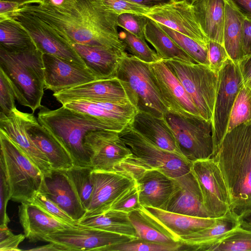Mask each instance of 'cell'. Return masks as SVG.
<instances>
[{"instance_id": "obj_1", "label": "cell", "mask_w": 251, "mask_h": 251, "mask_svg": "<svg viewBox=\"0 0 251 251\" xmlns=\"http://www.w3.org/2000/svg\"><path fill=\"white\" fill-rule=\"evenodd\" d=\"M20 9L38 18L71 44L126 52L117 30L119 15L100 0H76L68 9L42 4L25 5Z\"/></svg>"}, {"instance_id": "obj_2", "label": "cell", "mask_w": 251, "mask_h": 251, "mask_svg": "<svg viewBox=\"0 0 251 251\" xmlns=\"http://www.w3.org/2000/svg\"><path fill=\"white\" fill-rule=\"evenodd\" d=\"M212 158L226 185L229 211L238 218L251 210V123L227 132Z\"/></svg>"}, {"instance_id": "obj_3", "label": "cell", "mask_w": 251, "mask_h": 251, "mask_svg": "<svg viewBox=\"0 0 251 251\" xmlns=\"http://www.w3.org/2000/svg\"><path fill=\"white\" fill-rule=\"evenodd\" d=\"M39 109L38 122L62 144L72 156L75 165L91 167L84 145L85 137L89 132L100 130L119 132L114 126L101 119L64 105L55 110L42 105Z\"/></svg>"}, {"instance_id": "obj_4", "label": "cell", "mask_w": 251, "mask_h": 251, "mask_svg": "<svg viewBox=\"0 0 251 251\" xmlns=\"http://www.w3.org/2000/svg\"><path fill=\"white\" fill-rule=\"evenodd\" d=\"M43 53L38 49L10 52L0 48V69L8 77L15 98L34 112L42 106L45 88Z\"/></svg>"}, {"instance_id": "obj_5", "label": "cell", "mask_w": 251, "mask_h": 251, "mask_svg": "<svg viewBox=\"0 0 251 251\" xmlns=\"http://www.w3.org/2000/svg\"><path fill=\"white\" fill-rule=\"evenodd\" d=\"M131 155L122 163L116 171H124L132 176L149 169L158 170L175 178L191 170V164L182 157L164 150L146 139L130 124L119 133Z\"/></svg>"}, {"instance_id": "obj_6", "label": "cell", "mask_w": 251, "mask_h": 251, "mask_svg": "<svg viewBox=\"0 0 251 251\" xmlns=\"http://www.w3.org/2000/svg\"><path fill=\"white\" fill-rule=\"evenodd\" d=\"M0 165L10 188V200L28 201L41 187L44 176L18 146L0 131Z\"/></svg>"}, {"instance_id": "obj_7", "label": "cell", "mask_w": 251, "mask_h": 251, "mask_svg": "<svg viewBox=\"0 0 251 251\" xmlns=\"http://www.w3.org/2000/svg\"><path fill=\"white\" fill-rule=\"evenodd\" d=\"M116 77L122 81L130 102L138 111L164 118L168 110L154 84L149 63L126 52L122 58Z\"/></svg>"}, {"instance_id": "obj_8", "label": "cell", "mask_w": 251, "mask_h": 251, "mask_svg": "<svg viewBox=\"0 0 251 251\" xmlns=\"http://www.w3.org/2000/svg\"><path fill=\"white\" fill-rule=\"evenodd\" d=\"M162 61L180 81L201 116L211 120L218 74L204 64L174 59Z\"/></svg>"}, {"instance_id": "obj_9", "label": "cell", "mask_w": 251, "mask_h": 251, "mask_svg": "<svg viewBox=\"0 0 251 251\" xmlns=\"http://www.w3.org/2000/svg\"><path fill=\"white\" fill-rule=\"evenodd\" d=\"M178 147L190 162L212 158L214 152L211 120L200 116L186 117L167 111L164 116Z\"/></svg>"}, {"instance_id": "obj_10", "label": "cell", "mask_w": 251, "mask_h": 251, "mask_svg": "<svg viewBox=\"0 0 251 251\" xmlns=\"http://www.w3.org/2000/svg\"><path fill=\"white\" fill-rule=\"evenodd\" d=\"M244 86L238 64L230 58L228 59L218 73L217 91L212 118L214 153L227 132L233 104L238 93Z\"/></svg>"}, {"instance_id": "obj_11", "label": "cell", "mask_w": 251, "mask_h": 251, "mask_svg": "<svg viewBox=\"0 0 251 251\" xmlns=\"http://www.w3.org/2000/svg\"><path fill=\"white\" fill-rule=\"evenodd\" d=\"M191 170L201 188L203 204L209 218H217L230 210L228 191L222 172L213 158L191 164Z\"/></svg>"}, {"instance_id": "obj_12", "label": "cell", "mask_w": 251, "mask_h": 251, "mask_svg": "<svg viewBox=\"0 0 251 251\" xmlns=\"http://www.w3.org/2000/svg\"><path fill=\"white\" fill-rule=\"evenodd\" d=\"M11 18L18 21L26 29L37 49L43 54L53 55L87 68L72 45L35 16L20 9L13 14Z\"/></svg>"}, {"instance_id": "obj_13", "label": "cell", "mask_w": 251, "mask_h": 251, "mask_svg": "<svg viewBox=\"0 0 251 251\" xmlns=\"http://www.w3.org/2000/svg\"><path fill=\"white\" fill-rule=\"evenodd\" d=\"M136 238L96 229L78 223L44 236L41 241L63 247L66 251H96Z\"/></svg>"}, {"instance_id": "obj_14", "label": "cell", "mask_w": 251, "mask_h": 251, "mask_svg": "<svg viewBox=\"0 0 251 251\" xmlns=\"http://www.w3.org/2000/svg\"><path fill=\"white\" fill-rule=\"evenodd\" d=\"M84 145L93 170L112 172L131 155L119 132L106 130L93 131L85 136Z\"/></svg>"}, {"instance_id": "obj_15", "label": "cell", "mask_w": 251, "mask_h": 251, "mask_svg": "<svg viewBox=\"0 0 251 251\" xmlns=\"http://www.w3.org/2000/svg\"><path fill=\"white\" fill-rule=\"evenodd\" d=\"M93 192L85 217L95 216L111 209L114 202L136 184V181L124 171L93 170Z\"/></svg>"}, {"instance_id": "obj_16", "label": "cell", "mask_w": 251, "mask_h": 251, "mask_svg": "<svg viewBox=\"0 0 251 251\" xmlns=\"http://www.w3.org/2000/svg\"><path fill=\"white\" fill-rule=\"evenodd\" d=\"M154 84L168 111L183 116H201L182 84L162 60L149 63Z\"/></svg>"}, {"instance_id": "obj_17", "label": "cell", "mask_w": 251, "mask_h": 251, "mask_svg": "<svg viewBox=\"0 0 251 251\" xmlns=\"http://www.w3.org/2000/svg\"><path fill=\"white\" fill-rule=\"evenodd\" d=\"M145 16L207 47L209 40L189 1L182 0L158 6L151 9Z\"/></svg>"}, {"instance_id": "obj_18", "label": "cell", "mask_w": 251, "mask_h": 251, "mask_svg": "<svg viewBox=\"0 0 251 251\" xmlns=\"http://www.w3.org/2000/svg\"><path fill=\"white\" fill-rule=\"evenodd\" d=\"M36 121L33 113L23 112L16 108L9 115L0 116V131L12 140L46 176L52 169L50 163L27 133L28 127Z\"/></svg>"}, {"instance_id": "obj_19", "label": "cell", "mask_w": 251, "mask_h": 251, "mask_svg": "<svg viewBox=\"0 0 251 251\" xmlns=\"http://www.w3.org/2000/svg\"><path fill=\"white\" fill-rule=\"evenodd\" d=\"M53 96L62 105L74 100L130 101L125 86L117 77L93 80L54 93Z\"/></svg>"}, {"instance_id": "obj_20", "label": "cell", "mask_w": 251, "mask_h": 251, "mask_svg": "<svg viewBox=\"0 0 251 251\" xmlns=\"http://www.w3.org/2000/svg\"><path fill=\"white\" fill-rule=\"evenodd\" d=\"M45 88L54 93L97 80L85 68L53 55L43 53Z\"/></svg>"}, {"instance_id": "obj_21", "label": "cell", "mask_w": 251, "mask_h": 251, "mask_svg": "<svg viewBox=\"0 0 251 251\" xmlns=\"http://www.w3.org/2000/svg\"><path fill=\"white\" fill-rule=\"evenodd\" d=\"M40 191L44 193L74 220L77 222L85 215L75 186L63 170L52 169L44 179Z\"/></svg>"}, {"instance_id": "obj_22", "label": "cell", "mask_w": 251, "mask_h": 251, "mask_svg": "<svg viewBox=\"0 0 251 251\" xmlns=\"http://www.w3.org/2000/svg\"><path fill=\"white\" fill-rule=\"evenodd\" d=\"M174 180L175 189L164 210L193 217L209 218L201 188L192 171Z\"/></svg>"}, {"instance_id": "obj_23", "label": "cell", "mask_w": 251, "mask_h": 251, "mask_svg": "<svg viewBox=\"0 0 251 251\" xmlns=\"http://www.w3.org/2000/svg\"><path fill=\"white\" fill-rule=\"evenodd\" d=\"M65 107L101 119L121 132L132 122L138 112L130 102H113L98 100H74L65 103Z\"/></svg>"}, {"instance_id": "obj_24", "label": "cell", "mask_w": 251, "mask_h": 251, "mask_svg": "<svg viewBox=\"0 0 251 251\" xmlns=\"http://www.w3.org/2000/svg\"><path fill=\"white\" fill-rule=\"evenodd\" d=\"M143 206L164 210L175 187L174 178L157 169L142 171L132 176Z\"/></svg>"}, {"instance_id": "obj_25", "label": "cell", "mask_w": 251, "mask_h": 251, "mask_svg": "<svg viewBox=\"0 0 251 251\" xmlns=\"http://www.w3.org/2000/svg\"><path fill=\"white\" fill-rule=\"evenodd\" d=\"M130 125L158 147L187 160L181 153L175 136L164 117L159 118L138 111Z\"/></svg>"}, {"instance_id": "obj_26", "label": "cell", "mask_w": 251, "mask_h": 251, "mask_svg": "<svg viewBox=\"0 0 251 251\" xmlns=\"http://www.w3.org/2000/svg\"><path fill=\"white\" fill-rule=\"evenodd\" d=\"M21 203L19 207V220L25 238L30 242L41 241L49 233L72 226L61 222L31 202Z\"/></svg>"}, {"instance_id": "obj_27", "label": "cell", "mask_w": 251, "mask_h": 251, "mask_svg": "<svg viewBox=\"0 0 251 251\" xmlns=\"http://www.w3.org/2000/svg\"><path fill=\"white\" fill-rule=\"evenodd\" d=\"M72 45L97 80L116 77L122 58L126 53L77 43Z\"/></svg>"}, {"instance_id": "obj_28", "label": "cell", "mask_w": 251, "mask_h": 251, "mask_svg": "<svg viewBox=\"0 0 251 251\" xmlns=\"http://www.w3.org/2000/svg\"><path fill=\"white\" fill-rule=\"evenodd\" d=\"M238 218L230 211L216 219L214 224L195 233L182 236L180 251H207L210 246L225 237L239 225Z\"/></svg>"}, {"instance_id": "obj_29", "label": "cell", "mask_w": 251, "mask_h": 251, "mask_svg": "<svg viewBox=\"0 0 251 251\" xmlns=\"http://www.w3.org/2000/svg\"><path fill=\"white\" fill-rule=\"evenodd\" d=\"M246 16L232 0H225L224 46L236 64L244 57V28Z\"/></svg>"}, {"instance_id": "obj_30", "label": "cell", "mask_w": 251, "mask_h": 251, "mask_svg": "<svg viewBox=\"0 0 251 251\" xmlns=\"http://www.w3.org/2000/svg\"><path fill=\"white\" fill-rule=\"evenodd\" d=\"M27 130L31 139L47 157L52 169L65 170L75 165L65 147L38 120L31 124Z\"/></svg>"}, {"instance_id": "obj_31", "label": "cell", "mask_w": 251, "mask_h": 251, "mask_svg": "<svg viewBox=\"0 0 251 251\" xmlns=\"http://www.w3.org/2000/svg\"><path fill=\"white\" fill-rule=\"evenodd\" d=\"M191 3L208 40L224 45L225 0H194Z\"/></svg>"}, {"instance_id": "obj_32", "label": "cell", "mask_w": 251, "mask_h": 251, "mask_svg": "<svg viewBox=\"0 0 251 251\" xmlns=\"http://www.w3.org/2000/svg\"><path fill=\"white\" fill-rule=\"evenodd\" d=\"M153 218L180 240L182 236L199 231L214 224L216 218L193 217L149 206H143Z\"/></svg>"}, {"instance_id": "obj_33", "label": "cell", "mask_w": 251, "mask_h": 251, "mask_svg": "<svg viewBox=\"0 0 251 251\" xmlns=\"http://www.w3.org/2000/svg\"><path fill=\"white\" fill-rule=\"evenodd\" d=\"M144 36L155 49L161 60L174 59L197 63L162 28L158 23L147 17L146 18Z\"/></svg>"}, {"instance_id": "obj_34", "label": "cell", "mask_w": 251, "mask_h": 251, "mask_svg": "<svg viewBox=\"0 0 251 251\" xmlns=\"http://www.w3.org/2000/svg\"><path fill=\"white\" fill-rule=\"evenodd\" d=\"M129 219L141 239L158 243L173 244L180 242L143 208L128 213Z\"/></svg>"}, {"instance_id": "obj_35", "label": "cell", "mask_w": 251, "mask_h": 251, "mask_svg": "<svg viewBox=\"0 0 251 251\" xmlns=\"http://www.w3.org/2000/svg\"><path fill=\"white\" fill-rule=\"evenodd\" d=\"M78 224L108 232L138 238L128 213L110 209L99 215L85 217Z\"/></svg>"}, {"instance_id": "obj_36", "label": "cell", "mask_w": 251, "mask_h": 251, "mask_svg": "<svg viewBox=\"0 0 251 251\" xmlns=\"http://www.w3.org/2000/svg\"><path fill=\"white\" fill-rule=\"evenodd\" d=\"M0 48L10 52L37 49L29 32L13 18L0 21Z\"/></svg>"}, {"instance_id": "obj_37", "label": "cell", "mask_w": 251, "mask_h": 251, "mask_svg": "<svg viewBox=\"0 0 251 251\" xmlns=\"http://www.w3.org/2000/svg\"><path fill=\"white\" fill-rule=\"evenodd\" d=\"M93 170L91 167L77 166L63 170L73 182L84 208L87 211L90 203L93 183L91 174Z\"/></svg>"}, {"instance_id": "obj_38", "label": "cell", "mask_w": 251, "mask_h": 251, "mask_svg": "<svg viewBox=\"0 0 251 251\" xmlns=\"http://www.w3.org/2000/svg\"><path fill=\"white\" fill-rule=\"evenodd\" d=\"M158 24L176 43L197 63L209 67L207 47L184 34Z\"/></svg>"}, {"instance_id": "obj_39", "label": "cell", "mask_w": 251, "mask_h": 251, "mask_svg": "<svg viewBox=\"0 0 251 251\" xmlns=\"http://www.w3.org/2000/svg\"><path fill=\"white\" fill-rule=\"evenodd\" d=\"M251 251V230L239 225L207 251Z\"/></svg>"}, {"instance_id": "obj_40", "label": "cell", "mask_w": 251, "mask_h": 251, "mask_svg": "<svg viewBox=\"0 0 251 251\" xmlns=\"http://www.w3.org/2000/svg\"><path fill=\"white\" fill-rule=\"evenodd\" d=\"M181 246V241L173 244H163L137 238L125 243L105 247L99 251H178Z\"/></svg>"}, {"instance_id": "obj_41", "label": "cell", "mask_w": 251, "mask_h": 251, "mask_svg": "<svg viewBox=\"0 0 251 251\" xmlns=\"http://www.w3.org/2000/svg\"><path fill=\"white\" fill-rule=\"evenodd\" d=\"M119 35L126 49L131 55L148 63L161 60L156 52L149 46L145 39L138 37L126 30H122Z\"/></svg>"}, {"instance_id": "obj_42", "label": "cell", "mask_w": 251, "mask_h": 251, "mask_svg": "<svg viewBox=\"0 0 251 251\" xmlns=\"http://www.w3.org/2000/svg\"><path fill=\"white\" fill-rule=\"evenodd\" d=\"M245 123H251V90L244 86L238 93L233 104L227 132Z\"/></svg>"}, {"instance_id": "obj_43", "label": "cell", "mask_w": 251, "mask_h": 251, "mask_svg": "<svg viewBox=\"0 0 251 251\" xmlns=\"http://www.w3.org/2000/svg\"><path fill=\"white\" fill-rule=\"evenodd\" d=\"M28 201L38 206L47 213L62 223L72 225L78 223L40 191L36 193Z\"/></svg>"}, {"instance_id": "obj_44", "label": "cell", "mask_w": 251, "mask_h": 251, "mask_svg": "<svg viewBox=\"0 0 251 251\" xmlns=\"http://www.w3.org/2000/svg\"><path fill=\"white\" fill-rule=\"evenodd\" d=\"M15 94L9 79L0 69V116H8L16 108Z\"/></svg>"}, {"instance_id": "obj_45", "label": "cell", "mask_w": 251, "mask_h": 251, "mask_svg": "<svg viewBox=\"0 0 251 251\" xmlns=\"http://www.w3.org/2000/svg\"><path fill=\"white\" fill-rule=\"evenodd\" d=\"M146 18L145 16L141 15L123 13L118 17V25L136 36L145 39L144 29Z\"/></svg>"}, {"instance_id": "obj_46", "label": "cell", "mask_w": 251, "mask_h": 251, "mask_svg": "<svg viewBox=\"0 0 251 251\" xmlns=\"http://www.w3.org/2000/svg\"><path fill=\"white\" fill-rule=\"evenodd\" d=\"M142 206L136 184L120 196L112 204L110 209L129 213Z\"/></svg>"}, {"instance_id": "obj_47", "label": "cell", "mask_w": 251, "mask_h": 251, "mask_svg": "<svg viewBox=\"0 0 251 251\" xmlns=\"http://www.w3.org/2000/svg\"><path fill=\"white\" fill-rule=\"evenodd\" d=\"M108 8L119 15L129 13L145 16L151 9L127 0H100Z\"/></svg>"}, {"instance_id": "obj_48", "label": "cell", "mask_w": 251, "mask_h": 251, "mask_svg": "<svg viewBox=\"0 0 251 251\" xmlns=\"http://www.w3.org/2000/svg\"><path fill=\"white\" fill-rule=\"evenodd\" d=\"M207 47L208 52L209 67L218 74L226 61L230 58L223 44L209 40Z\"/></svg>"}, {"instance_id": "obj_49", "label": "cell", "mask_w": 251, "mask_h": 251, "mask_svg": "<svg viewBox=\"0 0 251 251\" xmlns=\"http://www.w3.org/2000/svg\"><path fill=\"white\" fill-rule=\"evenodd\" d=\"M10 188L3 167L0 165V225L8 226L10 219L6 212L10 200Z\"/></svg>"}, {"instance_id": "obj_50", "label": "cell", "mask_w": 251, "mask_h": 251, "mask_svg": "<svg viewBox=\"0 0 251 251\" xmlns=\"http://www.w3.org/2000/svg\"><path fill=\"white\" fill-rule=\"evenodd\" d=\"M25 238V234H13L8 226L0 225V251H22L19 248V245Z\"/></svg>"}, {"instance_id": "obj_51", "label": "cell", "mask_w": 251, "mask_h": 251, "mask_svg": "<svg viewBox=\"0 0 251 251\" xmlns=\"http://www.w3.org/2000/svg\"><path fill=\"white\" fill-rule=\"evenodd\" d=\"M238 65L244 86L251 90V55L245 56Z\"/></svg>"}, {"instance_id": "obj_52", "label": "cell", "mask_w": 251, "mask_h": 251, "mask_svg": "<svg viewBox=\"0 0 251 251\" xmlns=\"http://www.w3.org/2000/svg\"><path fill=\"white\" fill-rule=\"evenodd\" d=\"M20 7L21 5L16 2L0 0V21L11 18L13 14Z\"/></svg>"}, {"instance_id": "obj_53", "label": "cell", "mask_w": 251, "mask_h": 251, "mask_svg": "<svg viewBox=\"0 0 251 251\" xmlns=\"http://www.w3.org/2000/svg\"><path fill=\"white\" fill-rule=\"evenodd\" d=\"M244 56L251 55V19L246 17L244 28Z\"/></svg>"}, {"instance_id": "obj_54", "label": "cell", "mask_w": 251, "mask_h": 251, "mask_svg": "<svg viewBox=\"0 0 251 251\" xmlns=\"http://www.w3.org/2000/svg\"><path fill=\"white\" fill-rule=\"evenodd\" d=\"M150 9L164 5L170 3L182 0H127Z\"/></svg>"}, {"instance_id": "obj_55", "label": "cell", "mask_w": 251, "mask_h": 251, "mask_svg": "<svg viewBox=\"0 0 251 251\" xmlns=\"http://www.w3.org/2000/svg\"><path fill=\"white\" fill-rule=\"evenodd\" d=\"M76 0H44L42 4L59 9H68L73 6Z\"/></svg>"}, {"instance_id": "obj_56", "label": "cell", "mask_w": 251, "mask_h": 251, "mask_svg": "<svg viewBox=\"0 0 251 251\" xmlns=\"http://www.w3.org/2000/svg\"><path fill=\"white\" fill-rule=\"evenodd\" d=\"M246 17L251 19V0H232Z\"/></svg>"}, {"instance_id": "obj_57", "label": "cell", "mask_w": 251, "mask_h": 251, "mask_svg": "<svg viewBox=\"0 0 251 251\" xmlns=\"http://www.w3.org/2000/svg\"><path fill=\"white\" fill-rule=\"evenodd\" d=\"M49 243L41 246L37 247L27 250L31 251H66L65 249L62 246L56 243L49 242Z\"/></svg>"}, {"instance_id": "obj_58", "label": "cell", "mask_w": 251, "mask_h": 251, "mask_svg": "<svg viewBox=\"0 0 251 251\" xmlns=\"http://www.w3.org/2000/svg\"><path fill=\"white\" fill-rule=\"evenodd\" d=\"M238 219L241 227L251 230V210L242 214Z\"/></svg>"}, {"instance_id": "obj_59", "label": "cell", "mask_w": 251, "mask_h": 251, "mask_svg": "<svg viewBox=\"0 0 251 251\" xmlns=\"http://www.w3.org/2000/svg\"><path fill=\"white\" fill-rule=\"evenodd\" d=\"M7 0L16 2L19 4L21 6L31 4V3L42 4L44 0Z\"/></svg>"}, {"instance_id": "obj_60", "label": "cell", "mask_w": 251, "mask_h": 251, "mask_svg": "<svg viewBox=\"0 0 251 251\" xmlns=\"http://www.w3.org/2000/svg\"><path fill=\"white\" fill-rule=\"evenodd\" d=\"M187 0V1H191V2H192V1H193L194 0Z\"/></svg>"}]
</instances>
